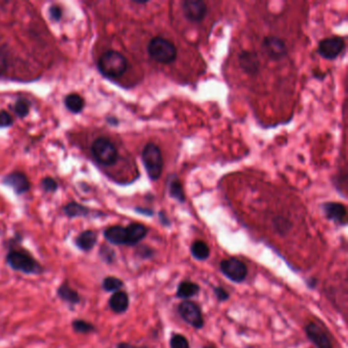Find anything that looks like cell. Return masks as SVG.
Segmentation results:
<instances>
[{"label":"cell","instance_id":"14","mask_svg":"<svg viewBox=\"0 0 348 348\" xmlns=\"http://www.w3.org/2000/svg\"><path fill=\"white\" fill-rule=\"evenodd\" d=\"M240 68L249 75H255L259 70V59L252 51H243L239 55Z\"/></svg>","mask_w":348,"mask_h":348},{"label":"cell","instance_id":"17","mask_svg":"<svg viewBox=\"0 0 348 348\" xmlns=\"http://www.w3.org/2000/svg\"><path fill=\"white\" fill-rule=\"evenodd\" d=\"M97 242V234L92 230L83 231L78 235V237L75 239V244L80 250L88 252L93 249Z\"/></svg>","mask_w":348,"mask_h":348},{"label":"cell","instance_id":"23","mask_svg":"<svg viewBox=\"0 0 348 348\" xmlns=\"http://www.w3.org/2000/svg\"><path fill=\"white\" fill-rule=\"evenodd\" d=\"M191 254L198 260H205L209 256V247L205 242L197 240L191 245Z\"/></svg>","mask_w":348,"mask_h":348},{"label":"cell","instance_id":"29","mask_svg":"<svg viewBox=\"0 0 348 348\" xmlns=\"http://www.w3.org/2000/svg\"><path fill=\"white\" fill-rule=\"evenodd\" d=\"M99 255H100V257L107 264L114 263V260L116 258L115 251L107 246H101V249H100V252H99Z\"/></svg>","mask_w":348,"mask_h":348},{"label":"cell","instance_id":"34","mask_svg":"<svg viewBox=\"0 0 348 348\" xmlns=\"http://www.w3.org/2000/svg\"><path fill=\"white\" fill-rule=\"evenodd\" d=\"M214 292L219 301H226L229 298V293L222 287H216Z\"/></svg>","mask_w":348,"mask_h":348},{"label":"cell","instance_id":"38","mask_svg":"<svg viewBox=\"0 0 348 348\" xmlns=\"http://www.w3.org/2000/svg\"><path fill=\"white\" fill-rule=\"evenodd\" d=\"M203 348H214V347H209V346H206V347H203Z\"/></svg>","mask_w":348,"mask_h":348},{"label":"cell","instance_id":"18","mask_svg":"<svg viewBox=\"0 0 348 348\" xmlns=\"http://www.w3.org/2000/svg\"><path fill=\"white\" fill-rule=\"evenodd\" d=\"M108 305L116 314H124L129 307V296L126 292L118 291L110 296Z\"/></svg>","mask_w":348,"mask_h":348},{"label":"cell","instance_id":"3","mask_svg":"<svg viewBox=\"0 0 348 348\" xmlns=\"http://www.w3.org/2000/svg\"><path fill=\"white\" fill-rule=\"evenodd\" d=\"M147 50L150 57L159 64H172L177 57L176 46L171 41L161 38V37L152 38L148 44Z\"/></svg>","mask_w":348,"mask_h":348},{"label":"cell","instance_id":"2","mask_svg":"<svg viewBox=\"0 0 348 348\" xmlns=\"http://www.w3.org/2000/svg\"><path fill=\"white\" fill-rule=\"evenodd\" d=\"M6 263L12 270L24 274L39 275L43 272L42 267L35 258L21 249H11L6 255Z\"/></svg>","mask_w":348,"mask_h":348},{"label":"cell","instance_id":"26","mask_svg":"<svg viewBox=\"0 0 348 348\" xmlns=\"http://www.w3.org/2000/svg\"><path fill=\"white\" fill-rule=\"evenodd\" d=\"M73 330L79 334H89L95 331V327L84 320H75L72 323Z\"/></svg>","mask_w":348,"mask_h":348},{"label":"cell","instance_id":"4","mask_svg":"<svg viewBox=\"0 0 348 348\" xmlns=\"http://www.w3.org/2000/svg\"><path fill=\"white\" fill-rule=\"evenodd\" d=\"M142 161L149 179L158 180L164 168V159L159 148L154 143H147L142 150Z\"/></svg>","mask_w":348,"mask_h":348},{"label":"cell","instance_id":"20","mask_svg":"<svg viewBox=\"0 0 348 348\" xmlns=\"http://www.w3.org/2000/svg\"><path fill=\"white\" fill-rule=\"evenodd\" d=\"M199 291L200 287L198 284L191 281H182L178 286L176 296L181 299L188 300V298L195 296Z\"/></svg>","mask_w":348,"mask_h":348},{"label":"cell","instance_id":"21","mask_svg":"<svg viewBox=\"0 0 348 348\" xmlns=\"http://www.w3.org/2000/svg\"><path fill=\"white\" fill-rule=\"evenodd\" d=\"M65 105L71 111V113L79 114L84 108L85 101L79 94L72 93V94H69L68 96H66Z\"/></svg>","mask_w":348,"mask_h":348},{"label":"cell","instance_id":"15","mask_svg":"<svg viewBox=\"0 0 348 348\" xmlns=\"http://www.w3.org/2000/svg\"><path fill=\"white\" fill-rule=\"evenodd\" d=\"M126 232H127V245L134 246L145 238L148 229L144 225H142V224L133 223L130 224L128 227H126Z\"/></svg>","mask_w":348,"mask_h":348},{"label":"cell","instance_id":"5","mask_svg":"<svg viewBox=\"0 0 348 348\" xmlns=\"http://www.w3.org/2000/svg\"><path fill=\"white\" fill-rule=\"evenodd\" d=\"M91 152L98 164L106 167L115 165L119 157L117 147L109 139L104 137L97 138L93 142Z\"/></svg>","mask_w":348,"mask_h":348},{"label":"cell","instance_id":"36","mask_svg":"<svg viewBox=\"0 0 348 348\" xmlns=\"http://www.w3.org/2000/svg\"><path fill=\"white\" fill-rule=\"evenodd\" d=\"M138 253L141 257L143 258H146V257H150L152 256V253H153V250L151 249V248H148V247H140L139 248V250H138Z\"/></svg>","mask_w":348,"mask_h":348},{"label":"cell","instance_id":"37","mask_svg":"<svg viewBox=\"0 0 348 348\" xmlns=\"http://www.w3.org/2000/svg\"><path fill=\"white\" fill-rule=\"evenodd\" d=\"M117 348H148L146 346H141V347H136V346H133L129 343H125V342H123V343H120L118 344Z\"/></svg>","mask_w":348,"mask_h":348},{"label":"cell","instance_id":"12","mask_svg":"<svg viewBox=\"0 0 348 348\" xmlns=\"http://www.w3.org/2000/svg\"><path fill=\"white\" fill-rule=\"evenodd\" d=\"M2 183L11 187L17 194H24L29 191L30 182L28 177L22 172H14L2 179Z\"/></svg>","mask_w":348,"mask_h":348},{"label":"cell","instance_id":"32","mask_svg":"<svg viewBox=\"0 0 348 348\" xmlns=\"http://www.w3.org/2000/svg\"><path fill=\"white\" fill-rule=\"evenodd\" d=\"M8 68V59H7V52L4 50L2 47H0V77L6 72Z\"/></svg>","mask_w":348,"mask_h":348},{"label":"cell","instance_id":"9","mask_svg":"<svg viewBox=\"0 0 348 348\" xmlns=\"http://www.w3.org/2000/svg\"><path fill=\"white\" fill-rule=\"evenodd\" d=\"M182 11L190 22H201L207 12V6L201 0H185L182 2Z\"/></svg>","mask_w":348,"mask_h":348},{"label":"cell","instance_id":"7","mask_svg":"<svg viewBox=\"0 0 348 348\" xmlns=\"http://www.w3.org/2000/svg\"><path fill=\"white\" fill-rule=\"evenodd\" d=\"M220 268L223 274L232 282L241 283L247 277V267L238 258L231 257L229 259H224Z\"/></svg>","mask_w":348,"mask_h":348},{"label":"cell","instance_id":"8","mask_svg":"<svg viewBox=\"0 0 348 348\" xmlns=\"http://www.w3.org/2000/svg\"><path fill=\"white\" fill-rule=\"evenodd\" d=\"M345 48V42L342 37L334 36L322 40L318 47L319 54L326 59H335Z\"/></svg>","mask_w":348,"mask_h":348},{"label":"cell","instance_id":"27","mask_svg":"<svg viewBox=\"0 0 348 348\" xmlns=\"http://www.w3.org/2000/svg\"><path fill=\"white\" fill-rule=\"evenodd\" d=\"M30 111V103L24 98H20L15 104V113L20 118L27 117Z\"/></svg>","mask_w":348,"mask_h":348},{"label":"cell","instance_id":"35","mask_svg":"<svg viewBox=\"0 0 348 348\" xmlns=\"http://www.w3.org/2000/svg\"><path fill=\"white\" fill-rule=\"evenodd\" d=\"M275 224H276V228L280 231V232H284L285 230H289L290 228V224L287 220H285V219H277L275 221Z\"/></svg>","mask_w":348,"mask_h":348},{"label":"cell","instance_id":"28","mask_svg":"<svg viewBox=\"0 0 348 348\" xmlns=\"http://www.w3.org/2000/svg\"><path fill=\"white\" fill-rule=\"evenodd\" d=\"M171 348H190V344L187 338L184 337L181 334L174 335L170 341Z\"/></svg>","mask_w":348,"mask_h":348},{"label":"cell","instance_id":"6","mask_svg":"<svg viewBox=\"0 0 348 348\" xmlns=\"http://www.w3.org/2000/svg\"><path fill=\"white\" fill-rule=\"evenodd\" d=\"M180 317L195 329H201L204 325V320L201 309L196 303L190 300H184L178 306Z\"/></svg>","mask_w":348,"mask_h":348},{"label":"cell","instance_id":"30","mask_svg":"<svg viewBox=\"0 0 348 348\" xmlns=\"http://www.w3.org/2000/svg\"><path fill=\"white\" fill-rule=\"evenodd\" d=\"M41 187L45 192H54L57 190L58 185L54 179L50 177H46L41 182Z\"/></svg>","mask_w":348,"mask_h":348},{"label":"cell","instance_id":"16","mask_svg":"<svg viewBox=\"0 0 348 348\" xmlns=\"http://www.w3.org/2000/svg\"><path fill=\"white\" fill-rule=\"evenodd\" d=\"M106 241L114 245H127V232L126 227L111 226L107 228L104 233Z\"/></svg>","mask_w":348,"mask_h":348},{"label":"cell","instance_id":"31","mask_svg":"<svg viewBox=\"0 0 348 348\" xmlns=\"http://www.w3.org/2000/svg\"><path fill=\"white\" fill-rule=\"evenodd\" d=\"M14 123V119L5 110L0 111V127L1 128H7L10 127Z\"/></svg>","mask_w":348,"mask_h":348},{"label":"cell","instance_id":"24","mask_svg":"<svg viewBox=\"0 0 348 348\" xmlns=\"http://www.w3.org/2000/svg\"><path fill=\"white\" fill-rule=\"evenodd\" d=\"M169 193L171 197L174 199L178 200L179 202L185 201V195L182 188V185L177 177H174L173 179L169 180Z\"/></svg>","mask_w":348,"mask_h":348},{"label":"cell","instance_id":"11","mask_svg":"<svg viewBox=\"0 0 348 348\" xmlns=\"http://www.w3.org/2000/svg\"><path fill=\"white\" fill-rule=\"evenodd\" d=\"M263 46L265 52L273 59H281L287 53V47H286L284 41L275 36L266 37Z\"/></svg>","mask_w":348,"mask_h":348},{"label":"cell","instance_id":"33","mask_svg":"<svg viewBox=\"0 0 348 348\" xmlns=\"http://www.w3.org/2000/svg\"><path fill=\"white\" fill-rule=\"evenodd\" d=\"M49 18H50L54 22H59L63 17V9L58 5H51L49 8Z\"/></svg>","mask_w":348,"mask_h":348},{"label":"cell","instance_id":"22","mask_svg":"<svg viewBox=\"0 0 348 348\" xmlns=\"http://www.w3.org/2000/svg\"><path fill=\"white\" fill-rule=\"evenodd\" d=\"M64 211L69 218L86 217L90 214L88 207H86L78 202H70L64 207Z\"/></svg>","mask_w":348,"mask_h":348},{"label":"cell","instance_id":"1","mask_svg":"<svg viewBox=\"0 0 348 348\" xmlns=\"http://www.w3.org/2000/svg\"><path fill=\"white\" fill-rule=\"evenodd\" d=\"M97 66L104 77L118 79L127 71L128 63L126 57L122 53L115 50H108L99 57Z\"/></svg>","mask_w":348,"mask_h":348},{"label":"cell","instance_id":"25","mask_svg":"<svg viewBox=\"0 0 348 348\" xmlns=\"http://www.w3.org/2000/svg\"><path fill=\"white\" fill-rule=\"evenodd\" d=\"M124 286V283L121 279L117 277L109 276L103 279L102 281V288L107 292H118Z\"/></svg>","mask_w":348,"mask_h":348},{"label":"cell","instance_id":"10","mask_svg":"<svg viewBox=\"0 0 348 348\" xmlns=\"http://www.w3.org/2000/svg\"><path fill=\"white\" fill-rule=\"evenodd\" d=\"M304 331L309 341L317 348H332V343L328 335L318 325L314 324V323H309L305 326Z\"/></svg>","mask_w":348,"mask_h":348},{"label":"cell","instance_id":"19","mask_svg":"<svg viewBox=\"0 0 348 348\" xmlns=\"http://www.w3.org/2000/svg\"><path fill=\"white\" fill-rule=\"evenodd\" d=\"M57 295L61 300L66 301L69 304H78L81 301L79 293L75 289H73L67 281L58 287Z\"/></svg>","mask_w":348,"mask_h":348},{"label":"cell","instance_id":"13","mask_svg":"<svg viewBox=\"0 0 348 348\" xmlns=\"http://www.w3.org/2000/svg\"><path fill=\"white\" fill-rule=\"evenodd\" d=\"M325 211L326 217L334 222L338 224V225H345L347 221V214H346V207L339 202H327L323 206Z\"/></svg>","mask_w":348,"mask_h":348}]
</instances>
